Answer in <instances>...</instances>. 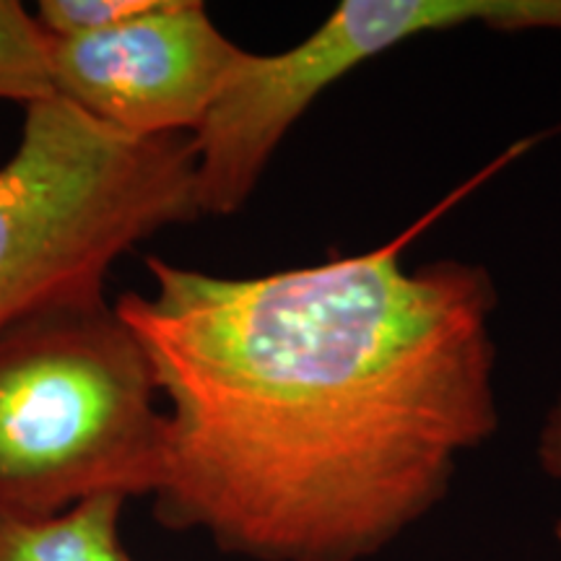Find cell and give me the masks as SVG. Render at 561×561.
<instances>
[{"instance_id": "6da1fadb", "label": "cell", "mask_w": 561, "mask_h": 561, "mask_svg": "<svg viewBox=\"0 0 561 561\" xmlns=\"http://www.w3.org/2000/svg\"><path fill=\"white\" fill-rule=\"evenodd\" d=\"M528 146L359 255L244 278L146 257L153 289L115 310L170 403L161 528L248 561H369L447 500L502 424L500 289L403 252Z\"/></svg>"}, {"instance_id": "7a4b0ae2", "label": "cell", "mask_w": 561, "mask_h": 561, "mask_svg": "<svg viewBox=\"0 0 561 561\" xmlns=\"http://www.w3.org/2000/svg\"><path fill=\"white\" fill-rule=\"evenodd\" d=\"M203 219L191 133L128 136L62 100L26 104L0 164V333L104 301L117 257Z\"/></svg>"}, {"instance_id": "3957f363", "label": "cell", "mask_w": 561, "mask_h": 561, "mask_svg": "<svg viewBox=\"0 0 561 561\" xmlns=\"http://www.w3.org/2000/svg\"><path fill=\"white\" fill-rule=\"evenodd\" d=\"M157 392L149 354L107 299L0 333V515L157 494L167 468Z\"/></svg>"}, {"instance_id": "277c9868", "label": "cell", "mask_w": 561, "mask_h": 561, "mask_svg": "<svg viewBox=\"0 0 561 561\" xmlns=\"http://www.w3.org/2000/svg\"><path fill=\"white\" fill-rule=\"evenodd\" d=\"M483 26L561 34V0H343L284 53H244L195 128L203 216H234L322 91L405 42Z\"/></svg>"}, {"instance_id": "5b68a950", "label": "cell", "mask_w": 561, "mask_h": 561, "mask_svg": "<svg viewBox=\"0 0 561 561\" xmlns=\"http://www.w3.org/2000/svg\"><path fill=\"white\" fill-rule=\"evenodd\" d=\"M47 39L55 96L140 138L193 133L248 53L198 0H164L117 30Z\"/></svg>"}, {"instance_id": "8992f818", "label": "cell", "mask_w": 561, "mask_h": 561, "mask_svg": "<svg viewBox=\"0 0 561 561\" xmlns=\"http://www.w3.org/2000/svg\"><path fill=\"white\" fill-rule=\"evenodd\" d=\"M123 496H94L53 517L0 515V561H133L121 541Z\"/></svg>"}, {"instance_id": "52a82bcc", "label": "cell", "mask_w": 561, "mask_h": 561, "mask_svg": "<svg viewBox=\"0 0 561 561\" xmlns=\"http://www.w3.org/2000/svg\"><path fill=\"white\" fill-rule=\"evenodd\" d=\"M55 96L50 39L19 0H0V100L34 104Z\"/></svg>"}, {"instance_id": "ba28073f", "label": "cell", "mask_w": 561, "mask_h": 561, "mask_svg": "<svg viewBox=\"0 0 561 561\" xmlns=\"http://www.w3.org/2000/svg\"><path fill=\"white\" fill-rule=\"evenodd\" d=\"M164 0H42L34 11L50 37L110 32L159 11Z\"/></svg>"}, {"instance_id": "9c48e42d", "label": "cell", "mask_w": 561, "mask_h": 561, "mask_svg": "<svg viewBox=\"0 0 561 561\" xmlns=\"http://www.w3.org/2000/svg\"><path fill=\"white\" fill-rule=\"evenodd\" d=\"M533 453H536L538 471H541L546 479L561 483V388L557 396H553L549 409L543 411Z\"/></svg>"}, {"instance_id": "30bf717a", "label": "cell", "mask_w": 561, "mask_h": 561, "mask_svg": "<svg viewBox=\"0 0 561 561\" xmlns=\"http://www.w3.org/2000/svg\"><path fill=\"white\" fill-rule=\"evenodd\" d=\"M553 538H557V543H559V549H561V520L553 525Z\"/></svg>"}]
</instances>
